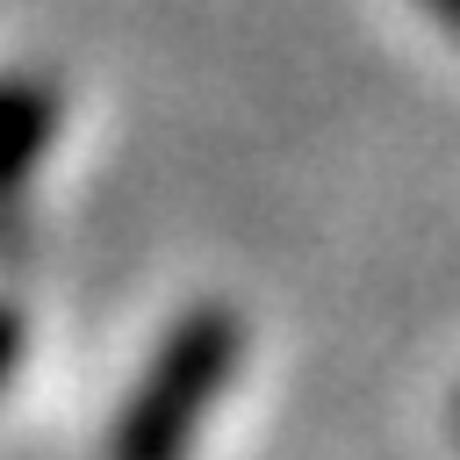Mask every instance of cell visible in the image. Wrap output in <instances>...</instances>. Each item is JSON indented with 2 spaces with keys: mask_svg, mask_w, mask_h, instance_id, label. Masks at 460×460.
I'll list each match as a JSON object with an SVG mask.
<instances>
[{
  "mask_svg": "<svg viewBox=\"0 0 460 460\" xmlns=\"http://www.w3.org/2000/svg\"><path fill=\"white\" fill-rule=\"evenodd\" d=\"M237 359H244V323L223 302H194L158 338L137 388L122 395V410L108 424V460H187L216 395L230 388Z\"/></svg>",
  "mask_w": 460,
  "mask_h": 460,
  "instance_id": "obj_1",
  "label": "cell"
},
{
  "mask_svg": "<svg viewBox=\"0 0 460 460\" xmlns=\"http://www.w3.org/2000/svg\"><path fill=\"white\" fill-rule=\"evenodd\" d=\"M50 137H58V86L43 72H0V252H14L7 223L43 165Z\"/></svg>",
  "mask_w": 460,
  "mask_h": 460,
  "instance_id": "obj_2",
  "label": "cell"
},
{
  "mask_svg": "<svg viewBox=\"0 0 460 460\" xmlns=\"http://www.w3.org/2000/svg\"><path fill=\"white\" fill-rule=\"evenodd\" d=\"M14 367H22V316L0 302V388L14 381Z\"/></svg>",
  "mask_w": 460,
  "mask_h": 460,
  "instance_id": "obj_3",
  "label": "cell"
},
{
  "mask_svg": "<svg viewBox=\"0 0 460 460\" xmlns=\"http://www.w3.org/2000/svg\"><path fill=\"white\" fill-rule=\"evenodd\" d=\"M424 7H431V14H438V22L453 29V36H460V0H424Z\"/></svg>",
  "mask_w": 460,
  "mask_h": 460,
  "instance_id": "obj_4",
  "label": "cell"
}]
</instances>
